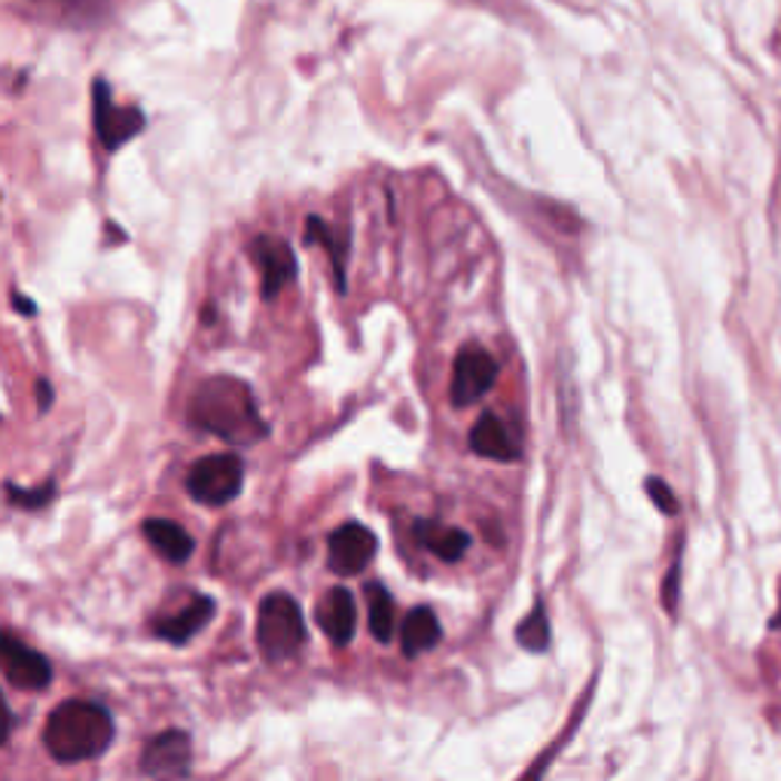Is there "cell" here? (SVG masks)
<instances>
[{
  "label": "cell",
  "instance_id": "1",
  "mask_svg": "<svg viewBox=\"0 0 781 781\" xmlns=\"http://www.w3.org/2000/svg\"><path fill=\"white\" fill-rule=\"evenodd\" d=\"M187 415L192 427L226 439L233 446H250L269 434L250 388L233 376H211L201 382L192 394Z\"/></svg>",
  "mask_w": 781,
  "mask_h": 781
},
{
  "label": "cell",
  "instance_id": "2",
  "mask_svg": "<svg viewBox=\"0 0 781 781\" xmlns=\"http://www.w3.org/2000/svg\"><path fill=\"white\" fill-rule=\"evenodd\" d=\"M117 735L113 718L105 705L89 699H68L52 711L43 726V745L59 763H83L101 758Z\"/></svg>",
  "mask_w": 781,
  "mask_h": 781
},
{
  "label": "cell",
  "instance_id": "3",
  "mask_svg": "<svg viewBox=\"0 0 781 781\" xmlns=\"http://www.w3.org/2000/svg\"><path fill=\"white\" fill-rule=\"evenodd\" d=\"M306 644V620L296 599L285 592H273L260 602L257 614V647L266 663H281L299 653Z\"/></svg>",
  "mask_w": 781,
  "mask_h": 781
},
{
  "label": "cell",
  "instance_id": "4",
  "mask_svg": "<svg viewBox=\"0 0 781 781\" xmlns=\"http://www.w3.org/2000/svg\"><path fill=\"white\" fill-rule=\"evenodd\" d=\"M241 486H245V464L233 452L199 458L187 474V492L205 507H224L229 501H236L241 495Z\"/></svg>",
  "mask_w": 781,
  "mask_h": 781
},
{
  "label": "cell",
  "instance_id": "5",
  "mask_svg": "<svg viewBox=\"0 0 781 781\" xmlns=\"http://www.w3.org/2000/svg\"><path fill=\"white\" fill-rule=\"evenodd\" d=\"M497 382V360L488 355L483 345H464L455 367H452L449 397L455 406H474L495 388Z\"/></svg>",
  "mask_w": 781,
  "mask_h": 781
},
{
  "label": "cell",
  "instance_id": "6",
  "mask_svg": "<svg viewBox=\"0 0 781 781\" xmlns=\"http://www.w3.org/2000/svg\"><path fill=\"white\" fill-rule=\"evenodd\" d=\"M376 534L369 532L367 525L360 522H345L336 532L330 534V544H327V562H330L333 574L339 577H355L360 571L367 569L369 562L376 558Z\"/></svg>",
  "mask_w": 781,
  "mask_h": 781
},
{
  "label": "cell",
  "instance_id": "7",
  "mask_svg": "<svg viewBox=\"0 0 781 781\" xmlns=\"http://www.w3.org/2000/svg\"><path fill=\"white\" fill-rule=\"evenodd\" d=\"M92 101H96L98 141L105 144V150H110V154L119 150L122 144H129L144 129V122H147L138 107L113 105L105 80H96V86H92Z\"/></svg>",
  "mask_w": 781,
  "mask_h": 781
},
{
  "label": "cell",
  "instance_id": "8",
  "mask_svg": "<svg viewBox=\"0 0 781 781\" xmlns=\"http://www.w3.org/2000/svg\"><path fill=\"white\" fill-rule=\"evenodd\" d=\"M190 735L180 733V730H162V733L154 735V739L144 745L141 770L156 781H171L187 775V772H190Z\"/></svg>",
  "mask_w": 781,
  "mask_h": 781
},
{
  "label": "cell",
  "instance_id": "9",
  "mask_svg": "<svg viewBox=\"0 0 781 781\" xmlns=\"http://www.w3.org/2000/svg\"><path fill=\"white\" fill-rule=\"evenodd\" d=\"M250 257L263 275V296L273 299L296 278V257L287 241L275 236H260L250 241Z\"/></svg>",
  "mask_w": 781,
  "mask_h": 781
},
{
  "label": "cell",
  "instance_id": "10",
  "mask_svg": "<svg viewBox=\"0 0 781 781\" xmlns=\"http://www.w3.org/2000/svg\"><path fill=\"white\" fill-rule=\"evenodd\" d=\"M0 663H3V678L19 690H43L52 681V665L47 656L24 647L22 641H16L12 635H3Z\"/></svg>",
  "mask_w": 781,
  "mask_h": 781
},
{
  "label": "cell",
  "instance_id": "11",
  "mask_svg": "<svg viewBox=\"0 0 781 781\" xmlns=\"http://www.w3.org/2000/svg\"><path fill=\"white\" fill-rule=\"evenodd\" d=\"M318 626L324 629V635L333 641V644H348L355 639L357 629V607H355V595L345 590V586H333L324 599L318 602Z\"/></svg>",
  "mask_w": 781,
  "mask_h": 781
},
{
  "label": "cell",
  "instance_id": "12",
  "mask_svg": "<svg viewBox=\"0 0 781 781\" xmlns=\"http://www.w3.org/2000/svg\"><path fill=\"white\" fill-rule=\"evenodd\" d=\"M471 449L480 458H492V462H516L520 458V443L513 437L507 422L497 418L495 413L480 415V422L471 431Z\"/></svg>",
  "mask_w": 781,
  "mask_h": 781
},
{
  "label": "cell",
  "instance_id": "13",
  "mask_svg": "<svg viewBox=\"0 0 781 781\" xmlns=\"http://www.w3.org/2000/svg\"><path fill=\"white\" fill-rule=\"evenodd\" d=\"M214 599L208 595H196L178 616H168V620H159L156 623V635L162 641H171V644H187L199 635L201 629L211 623L214 616Z\"/></svg>",
  "mask_w": 781,
  "mask_h": 781
},
{
  "label": "cell",
  "instance_id": "14",
  "mask_svg": "<svg viewBox=\"0 0 781 781\" xmlns=\"http://www.w3.org/2000/svg\"><path fill=\"white\" fill-rule=\"evenodd\" d=\"M415 537L443 562H458L471 550V534L455 528V525H446V522L418 520L415 522Z\"/></svg>",
  "mask_w": 781,
  "mask_h": 781
},
{
  "label": "cell",
  "instance_id": "15",
  "mask_svg": "<svg viewBox=\"0 0 781 781\" xmlns=\"http://www.w3.org/2000/svg\"><path fill=\"white\" fill-rule=\"evenodd\" d=\"M144 537L150 541V546H154L159 556L175 562V565H184L192 556V550H196V541L190 537V532L171 520H147L144 522Z\"/></svg>",
  "mask_w": 781,
  "mask_h": 781
},
{
  "label": "cell",
  "instance_id": "16",
  "mask_svg": "<svg viewBox=\"0 0 781 781\" xmlns=\"http://www.w3.org/2000/svg\"><path fill=\"white\" fill-rule=\"evenodd\" d=\"M439 639H443V626L431 607H415L401 623V647L406 656H422L434 651Z\"/></svg>",
  "mask_w": 781,
  "mask_h": 781
},
{
  "label": "cell",
  "instance_id": "17",
  "mask_svg": "<svg viewBox=\"0 0 781 781\" xmlns=\"http://www.w3.org/2000/svg\"><path fill=\"white\" fill-rule=\"evenodd\" d=\"M367 607H369V632L373 639L388 644L394 639V599L382 583L367 586Z\"/></svg>",
  "mask_w": 781,
  "mask_h": 781
},
{
  "label": "cell",
  "instance_id": "18",
  "mask_svg": "<svg viewBox=\"0 0 781 781\" xmlns=\"http://www.w3.org/2000/svg\"><path fill=\"white\" fill-rule=\"evenodd\" d=\"M516 641L528 653H544L550 647V616H546L544 604H534L528 616L516 626Z\"/></svg>",
  "mask_w": 781,
  "mask_h": 781
},
{
  "label": "cell",
  "instance_id": "19",
  "mask_svg": "<svg viewBox=\"0 0 781 781\" xmlns=\"http://www.w3.org/2000/svg\"><path fill=\"white\" fill-rule=\"evenodd\" d=\"M306 229H308V233H306V238H308V241H320V245H324V248L330 250L333 266H336V281H339V287H343V290H345V269H343V257H339V248H336V245H333V241H330V236H327V233H330V229H327V224H324V220H318V217H308Z\"/></svg>",
  "mask_w": 781,
  "mask_h": 781
},
{
  "label": "cell",
  "instance_id": "20",
  "mask_svg": "<svg viewBox=\"0 0 781 781\" xmlns=\"http://www.w3.org/2000/svg\"><path fill=\"white\" fill-rule=\"evenodd\" d=\"M644 488H647V495H651V501L660 507V513H665V516H678V497L675 492L669 488V483H663L660 476H651L647 483H644Z\"/></svg>",
  "mask_w": 781,
  "mask_h": 781
},
{
  "label": "cell",
  "instance_id": "21",
  "mask_svg": "<svg viewBox=\"0 0 781 781\" xmlns=\"http://www.w3.org/2000/svg\"><path fill=\"white\" fill-rule=\"evenodd\" d=\"M678 592H681V556H675V562H672V569H669L663 583V604L669 614H675L678 611Z\"/></svg>",
  "mask_w": 781,
  "mask_h": 781
},
{
  "label": "cell",
  "instance_id": "22",
  "mask_svg": "<svg viewBox=\"0 0 781 781\" xmlns=\"http://www.w3.org/2000/svg\"><path fill=\"white\" fill-rule=\"evenodd\" d=\"M7 492H10L12 504H22V507H43L49 497H52V483L43 488H37V492H22V488H16V486H7Z\"/></svg>",
  "mask_w": 781,
  "mask_h": 781
},
{
  "label": "cell",
  "instance_id": "23",
  "mask_svg": "<svg viewBox=\"0 0 781 781\" xmlns=\"http://www.w3.org/2000/svg\"><path fill=\"white\" fill-rule=\"evenodd\" d=\"M553 751H556V748H550V751H544V754H541V760H537L532 770L525 772V775H522L520 781H541L544 770H546V767H550V760H553Z\"/></svg>",
  "mask_w": 781,
  "mask_h": 781
},
{
  "label": "cell",
  "instance_id": "24",
  "mask_svg": "<svg viewBox=\"0 0 781 781\" xmlns=\"http://www.w3.org/2000/svg\"><path fill=\"white\" fill-rule=\"evenodd\" d=\"M37 401H40V413H47L49 406H52V388H49L47 382H37Z\"/></svg>",
  "mask_w": 781,
  "mask_h": 781
},
{
  "label": "cell",
  "instance_id": "25",
  "mask_svg": "<svg viewBox=\"0 0 781 781\" xmlns=\"http://www.w3.org/2000/svg\"><path fill=\"white\" fill-rule=\"evenodd\" d=\"M770 629H775V632H781V604H779V614L772 616V623H770Z\"/></svg>",
  "mask_w": 781,
  "mask_h": 781
}]
</instances>
